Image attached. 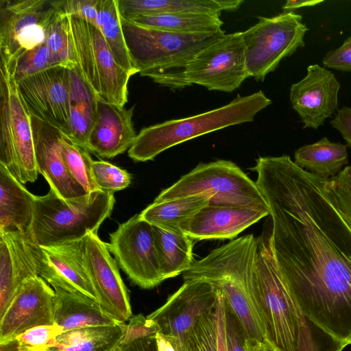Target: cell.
I'll list each match as a JSON object with an SVG mask.
<instances>
[{
	"mask_svg": "<svg viewBox=\"0 0 351 351\" xmlns=\"http://www.w3.org/2000/svg\"><path fill=\"white\" fill-rule=\"evenodd\" d=\"M270 209L274 256L303 315L351 341V228L326 179L288 155L259 157L251 168Z\"/></svg>",
	"mask_w": 351,
	"mask_h": 351,
	"instance_id": "obj_1",
	"label": "cell"
},
{
	"mask_svg": "<svg viewBox=\"0 0 351 351\" xmlns=\"http://www.w3.org/2000/svg\"><path fill=\"white\" fill-rule=\"evenodd\" d=\"M258 238L253 234L234 239L194 261L183 273L184 281L199 280L220 290L240 321L250 343H267L256 309L254 283Z\"/></svg>",
	"mask_w": 351,
	"mask_h": 351,
	"instance_id": "obj_2",
	"label": "cell"
},
{
	"mask_svg": "<svg viewBox=\"0 0 351 351\" xmlns=\"http://www.w3.org/2000/svg\"><path fill=\"white\" fill-rule=\"evenodd\" d=\"M121 20L134 68L141 75L171 90L188 86L184 71L189 63L225 34L222 29L204 34H180Z\"/></svg>",
	"mask_w": 351,
	"mask_h": 351,
	"instance_id": "obj_3",
	"label": "cell"
},
{
	"mask_svg": "<svg viewBox=\"0 0 351 351\" xmlns=\"http://www.w3.org/2000/svg\"><path fill=\"white\" fill-rule=\"evenodd\" d=\"M271 104V99L258 90L247 96L237 95L218 108L144 128L128 149V156L136 162L152 160L166 149L192 138L253 121L256 115Z\"/></svg>",
	"mask_w": 351,
	"mask_h": 351,
	"instance_id": "obj_4",
	"label": "cell"
},
{
	"mask_svg": "<svg viewBox=\"0 0 351 351\" xmlns=\"http://www.w3.org/2000/svg\"><path fill=\"white\" fill-rule=\"evenodd\" d=\"M254 296L267 343L276 351H298L304 316L280 273L270 234L258 237Z\"/></svg>",
	"mask_w": 351,
	"mask_h": 351,
	"instance_id": "obj_5",
	"label": "cell"
},
{
	"mask_svg": "<svg viewBox=\"0 0 351 351\" xmlns=\"http://www.w3.org/2000/svg\"><path fill=\"white\" fill-rule=\"evenodd\" d=\"M114 204L112 193L98 191L64 199L50 189L46 195H36L30 237L36 245L47 246L97 234Z\"/></svg>",
	"mask_w": 351,
	"mask_h": 351,
	"instance_id": "obj_6",
	"label": "cell"
},
{
	"mask_svg": "<svg viewBox=\"0 0 351 351\" xmlns=\"http://www.w3.org/2000/svg\"><path fill=\"white\" fill-rule=\"evenodd\" d=\"M195 195L208 196L211 204L246 206L270 213L256 182L235 163L226 160L198 164L161 191L154 201Z\"/></svg>",
	"mask_w": 351,
	"mask_h": 351,
	"instance_id": "obj_7",
	"label": "cell"
},
{
	"mask_svg": "<svg viewBox=\"0 0 351 351\" xmlns=\"http://www.w3.org/2000/svg\"><path fill=\"white\" fill-rule=\"evenodd\" d=\"M0 165L23 184L38 175L31 115L20 95L16 81L0 64Z\"/></svg>",
	"mask_w": 351,
	"mask_h": 351,
	"instance_id": "obj_8",
	"label": "cell"
},
{
	"mask_svg": "<svg viewBox=\"0 0 351 351\" xmlns=\"http://www.w3.org/2000/svg\"><path fill=\"white\" fill-rule=\"evenodd\" d=\"M77 73L99 97L121 106L128 101L131 73L121 68L101 32L88 22L69 16Z\"/></svg>",
	"mask_w": 351,
	"mask_h": 351,
	"instance_id": "obj_9",
	"label": "cell"
},
{
	"mask_svg": "<svg viewBox=\"0 0 351 351\" xmlns=\"http://www.w3.org/2000/svg\"><path fill=\"white\" fill-rule=\"evenodd\" d=\"M258 22L243 32L246 65L250 77L263 82L281 60L304 47L308 30L302 16L293 11L271 17L258 16Z\"/></svg>",
	"mask_w": 351,
	"mask_h": 351,
	"instance_id": "obj_10",
	"label": "cell"
},
{
	"mask_svg": "<svg viewBox=\"0 0 351 351\" xmlns=\"http://www.w3.org/2000/svg\"><path fill=\"white\" fill-rule=\"evenodd\" d=\"M56 0H0L1 62L12 74L17 60L43 44Z\"/></svg>",
	"mask_w": 351,
	"mask_h": 351,
	"instance_id": "obj_11",
	"label": "cell"
},
{
	"mask_svg": "<svg viewBox=\"0 0 351 351\" xmlns=\"http://www.w3.org/2000/svg\"><path fill=\"white\" fill-rule=\"evenodd\" d=\"M108 245L117 265L134 285L150 289L164 281L153 226L140 214L119 224L110 234Z\"/></svg>",
	"mask_w": 351,
	"mask_h": 351,
	"instance_id": "obj_12",
	"label": "cell"
},
{
	"mask_svg": "<svg viewBox=\"0 0 351 351\" xmlns=\"http://www.w3.org/2000/svg\"><path fill=\"white\" fill-rule=\"evenodd\" d=\"M249 77L243 32L225 34L202 50L184 71L188 86L195 84L226 93L233 92Z\"/></svg>",
	"mask_w": 351,
	"mask_h": 351,
	"instance_id": "obj_13",
	"label": "cell"
},
{
	"mask_svg": "<svg viewBox=\"0 0 351 351\" xmlns=\"http://www.w3.org/2000/svg\"><path fill=\"white\" fill-rule=\"evenodd\" d=\"M83 241L86 268L101 309L117 323H125L132 316L129 293L108 243L92 232Z\"/></svg>",
	"mask_w": 351,
	"mask_h": 351,
	"instance_id": "obj_14",
	"label": "cell"
},
{
	"mask_svg": "<svg viewBox=\"0 0 351 351\" xmlns=\"http://www.w3.org/2000/svg\"><path fill=\"white\" fill-rule=\"evenodd\" d=\"M219 290L199 280L184 281L165 303L147 316L158 332L186 339L199 319L216 304Z\"/></svg>",
	"mask_w": 351,
	"mask_h": 351,
	"instance_id": "obj_15",
	"label": "cell"
},
{
	"mask_svg": "<svg viewBox=\"0 0 351 351\" xmlns=\"http://www.w3.org/2000/svg\"><path fill=\"white\" fill-rule=\"evenodd\" d=\"M16 83L29 114L64 132L69 119L68 69L53 67Z\"/></svg>",
	"mask_w": 351,
	"mask_h": 351,
	"instance_id": "obj_16",
	"label": "cell"
},
{
	"mask_svg": "<svg viewBox=\"0 0 351 351\" xmlns=\"http://www.w3.org/2000/svg\"><path fill=\"white\" fill-rule=\"evenodd\" d=\"M55 292L40 276L26 280L0 317V343L38 326L54 324Z\"/></svg>",
	"mask_w": 351,
	"mask_h": 351,
	"instance_id": "obj_17",
	"label": "cell"
},
{
	"mask_svg": "<svg viewBox=\"0 0 351 351\" xmlns=\"http://www.w3.org/2000/svg\"><path fill=\"white\" fill-rule=\"evenodd\" d=\"M341 85L335 75L318 65L311 64L306 75L290 87L292 108L298 114L304 128L317 129L338 108Z\"/></svg>",
	"mask_w": 351,
	"mask_h": 351,
	"instance_id": "obj_18",
	"label": "cell"
},
{
	"mask_svg": "<svg viewBox=\"0 0 351 351\" xmlns=\"http://www.w3.org/2000/svg\"><path fill=\"white\" fill-rule=\"evenodd\" d=\"M36 252L38 276L52 288L74 291L97 300L86 265L83 239L37 245Z\"/></svg>",
	"mask_w": 351,
	"mask_h": 351,
	"instance_id": "obj_19",
	"label": "cell"
},
{
	"mask_svg": "<svg viewBox=\"0 0 351 351\" xmlns=\"http://www.w3.org/2000/svg\"><path fill=\"white\" fill-rule=\"evenodd\" d=\"M31 115L35 158L38 173L50 189L64 199L88 194L69 173L62 156L64 133L57 127Z\"/></svg>",
	"mask_w": 351,
	"mask_h": 351,
	"instance_id": "obj_20",
	"label": "cell"
},
{
	"mask_svg": "<svg viewBox=\"0 0 351 351\" xmlns=\"http://www.w3.org/2000/svg\"><path fill=\"white\" fill-rule=\"evenodd\" d=\"M36 245L17 230H0V317L23 282L38 276Z\"/></svg>",
	"mask_w": 351,
	"mask_h": 351,
	"instance_id": "obj_21",
	"label": "cell"
},
{
	"mask_svg": "<svg viewBox=\"0 0 351 351\" xmlns=\"http://www.w3.org/2000/svg\"><path fill=\"white\" fill-rule=\"evenodd\" d=\"M268 215L270 213L250 207L208 204L180 229L193 240L232 239Z\"/></svg>",
	"mask_w": 351,
	"mask_h": 351,
	"instance_id": "obj_22",
	"label": "cell"
},
{
	"mask_svg": "<svg viewBox=\"0 0 351 351\" xmlns=\"http://www.w3.org/2000/svg\"><path fill=\"white\" fill-rule=\"evenodd\" d=\"M134 107L125 108L97 95V114L87 150L101 158H112L129 149L137 134L132 123Z\"/></svg>",
	"mask_w": 351,
	"mask_h": 351,
	"instance_id": "obj_23",
	"label": "cell"
},
{
	"mask_svg": "<svg viewBox=\"0 0 351 351\" xmlns=\"http://www.w3.org/2000/svg\"><path fill=\"white\" fill-rule=\"evenodd\" d=\"M36 195L0 165V230H17L30 237Z\"/></svg>",
	"mask_w": 351,
	"mask_h": 351,
	"instance_id": "obj_24",
	"label": "cell"
},
{
	"mask_svg": "<svg viewBox=\"0 0 351 351\" xmlns=\"http://www.w3.org/2000/svg\"><path fill=\"white\" fill-rule=\"evenodd\" d=\"M242 0H117L122 19H134L160 14L206 13L220 16L223 11L238 10Z\"/></svg>",
	"mask_w": 351,
	"mask_h": 351,
	"instance_id": "obj_25",
	"label": "cell"
},
{
	"mask_svg": "<svg viewBox=\"0 0 351 351\" xmlns=\"http://www.w3.org/2000/svg\"><path fill=\"white\" fill-rule=\"evenodd\" d=\"M53 289L55 292L54 324L62 332L117 323L103 311L97 300L60 287Z\"/></svg>",
	"mask_w": 351,
	"mask_h": 351,
	"instance_id": "obj_26",
	"label": "cell"
},
{
	"mask_svg": "<svg viewBox=\"0 0 351 351\" xmlns=\"http://www.w3.org/2000/svg\"><path fill=\"white\" fill-rule=\"evenodd\" d=\"M69 119L64 132L72 141L87 149L88 140L97 114V95L75 69H68Z\"/></svg>",
	"mask_w": 351,
	"mask_h": 351,
	"instance_id": "obj_27",
	"label": "cell"
},
{
	"mask_svg": "<svg viewBox=\"0 0 351 351\" xmlns=\"http://www.w3.org/2000/svg\"><path fill=\"white\" fill-rule=\"evenodd\" d=\"M125 323L98 325L62 332L49 351H114L120 345Z\"/></svg>",
	"mask_w": 351,
	"mask_h": 351,
	"instance_id": "obj_28",
	"label": "cell"
},
{
	"mask_svg": "<svg viewBox=\"0 0 351 351\" xmlns=\"http://www.w3.org/2000/svg\"><path fill=\"white\" fill-rule=\"evenodd\" d=\"M348 161L347 145L331 142L326 137L302 145L294 154V162L298 167L326 180L337 175Z\"/></svg>",
	"mask_w": 351,
	"mask_h": 351,
	"instance_id": "obj_29",
	"label": "cell"
},
{
	"mask_svg": "<svg viewBox=\"0 0 351 351\" xmlns=\"http://www.w3.org/2000/svg\"><path fill=\"white\" fill-rule=\"evenodd\" d=\"M210 201V198L204 195L154 201L139 214L152 226L170 232H182L181 225L191 219Z\"/></svg>",
	"mask_w": 351,
	"mask_h": 351,
	"instance_id": "obj_30",
	"label": "cell"
},
{
	"mask_svg": "<svg viewBox=\"0 0 351 351\" xmlns=\"http://www.w3.org/2000/svg\"><path fill=\"white\" fill-rule=\"evenodd\" d=\"M152 226L163 280L187 271L194 262L193 240L183 232H170Z\"/></svg>",
	"mask_w": 351,
	"mask_h": 351,
	"instance_id": "obj_31",
	"label": "cell"
},
{
	"mask_svg": "<svg viewBox=\"0 0 351 351\" xmlns=\"http://www.w3.org/2000/svg\"><path fill=\"white\" fill-rule=\"evenodd\" d=\"M130 21L139 25L180 34L214 32L221 30L223 24L220 16L193 12L160 14Z\"/></svg>",
	"mask_w": 351,
	"mask_h": 351,
	"instance_id": "obj_32",
	"label": "cell"
},
{
	"mask_svg": "<svg viewBox=\"0 0 351 351\" xmlns=\"http://www.w3.org/2000/svg\"><path fill=\"white\" fill-rule=\"evenodd\" d=\"M186 344L187 351H226L225 300L220 290L215 306L188 335Z\"/></svg>",
	"mask_w": 351,
	"mask_h": 351,
	"instance_id": "obj_33",
	"label": "cell"
},
{
	"mask_svg": "<svg viewBox=\"0 0 351 351\" xmlns=\"http://www.w3.org/2000/svg\"><path fill=\"white\" fill-rule=\"evenodd\" d=\"M96 27L102 34L117 63L132 75L138 73L128 50L117 0H98Z\"/></svg>",
	"mask_w": 351,
	"mask_h": 351,
	"instance_id": "obj_34",
	"label": "cell"
},
{
	"mask_svg": "<svg viewBox=\"0 0 351 351\" xmlns=\"http://www.w3.org/2000/svg\"><path fill=\"white\" fill-rule=\"evenodd\" d=\"M45 44L63 67L76 68L69 16L58 8L47 27Z\"/></svg>",
	"mask_w": 351,
	"mask_h": 351,
	"instance_id": "obj_35",
	"label": "cell"
},
{
	"mask_svg": "<svg viewBox=\"0 0 351 351\" xmlns=\"http://www.w3.org/2000/svg\"><path fill=\"white\" fill-rule=\"evenodd\" d=\"M62 156L71 177L84 188L87 193L100 191L93 176L92 168L93 160L90 156L89 152L75 143L64 133Z\"/></svg>",
	"mask_w": 351,
	"mask_h": 351,
	"instance_id": "obj_36",
	"label": "cell"
},
{
	"mask_svg": "<svg viewBox=\"0 0 351 351\" xmlns=\"http://www.w3.org/2000/svg\"><path fill=\"white\" fill-rule=\"evenodd\" d=\"M56 66H62L52 55L45 42L23 53L17 60L12 73L10 74L18 82L34 74Z\"/></svg>",
	"mask_w": 351,
	"mask_h": 351,
	"instance_id": "obj_37",
	"label": "cell"
},
{
	"mask_svg": "<svg viewBox=\"0 0 351 351\" xmlns=\"http://www.w3.org/2000/svg\"><path fill=\"white\" fill-rule=\"evenodd\" d=\"M348 345L304 317L298 351H342Z\"/></svg>",
	"mask_w": 351,
	"mask_h": 351,
	"instance_id": "obj_38",
	"label": "cell"
},
{
	"mask_svg": "<svg viewBox=\"0 0 351 351\" xmlns=\"http://www.w3.org/2000/svg\"><path fill=\"white\" fill-rule=\"evenodd\" d=\"M93 173L99 190L112 193L127 188L132 176L126 170L105 160H93Z\"/></svg>",
	"mask_w": 351,
	"mask_h": 351,
	"instance_id": "obj_39",
	"label": "cell"
},
{
	"mask_svg": "<svg viewBox=\"0 0 351 351\" xmlns=\"http://www.w3.org/2000/svg\"><path fill=\"white\" fill-rule=\"evenodd\" d=\"M326 189L339 213L351 228V166L326 180Z\"/></svg>",
	"mask_w": 351,
	"mask_h": 351,
	"instance_id": "obj_40",
	"label": "cell"
},
{
	"mask_svg": "<svg viewBox=\"0 0 351 351\" xmlns=\"http://www.w3.org/2000/svg\"><path fill=\"white\" fill-rule=\"evenodd\" d=\"M62 332L55 324L32 328L16 338L18 351H49Z\"/></svg>",
	"mask_w": 351,
	"mask_h": 351,
	"instance_id": "obj_41",
	"label": "cell"
},
{
	"mask_svg": "<svg viewBox=\"0 0 351 351\" xmlns=\"http://www.w3.org/2000/svg\"><path fill=\"white\" fill-rule=\"evenodd\" d=\"M225 337L226 351H247V336L245 330L226 300Z\"/></svg>",
	"mask_w": 351,
	"mask_h": 351,
	"instance_id": "obj_42",
	"label": "cell"
},
{
	"mask_svg": "<svg viewBox=\"0 0 351 351\" xmlns=\"http://www.w3.org/2000/svg\"><path fill=\"white\" fill-rule=\"evenodd\" d=\"M98 0H56L59 10L96 27Z\"/></svg>",
	"mask_w": 351,
	"mask_h": 351,
	"instance_id": "obj_43",
	"label": "cell"
},
{
	"mask_svg": "<svg viewBox=\"0 0 351 351\" xmlns=\"http://www.w3.org/2000/svg\"><path fill=\"white\" fill-rule=\"evenodd\" d=\"M158 332L156 324L142 314L132 315L125 324L121 344L132 343L137 339L155 337Z\"/></svg>",
	"mask_w": 351,
	"mask_h": 351,
	"instance_id": "obj_44",
	"label": "cell"
},
{
	"mask_svg": "<svg viewBox=\"0 0 351 351\" xmlns=\"http://www.w3.org/2000/svg\"><path fill=\"white\" fill-rule=\"evenodd\" d=\"M322 64L330 69L343 72H351V35L342 45L326 53Z\"/></svg>",
	"mask_w": 351,
	"mask_h": 351,
	"instance_id": "obj_45",
	"label": "cell"
},
{
	"mask_svg": "<svg viewBox=\"0 0 351 351\" xmlns=\"http://www.w3.org/2000/svg\"><path fill=\"white\" fill-rule=\"evenodd\" d=\"M330 124L341 133L347 146L351 147V107L345 106L338 110Z\"/></svg>",
	"mask_w": 351,
	"mask_h": 351,
	"instance_id": "obj_46",
	"label": "cell"
},
{
	"mask_svg": "<svg viewBox=\"0 0 351 351\" xmlns=\"http://www.w3.org/2000/svg\"><path fill=\"white\" fill-rule=\"evenodd\" d=\"M158 351H187L186 339L165 335L158 332L155 335Z\"/></svg>",
	"mask_w": 351,
	"mask_h": 351,
	"instance_id": "obj_47",
	"label": "cell"
},
{
	"mask_svg": "<svg viewBox=\"0 0 351 351\" xmlns=\"http://www.w3.org/2000/svg\"><path fill=\"white\" fill-rule=\"evenodd\" d=\"M114 351H158L155 337L137 339L120 345Z\"/></svg>",
	"mask_w": 351,
	"mask_h": 351,
	"instance_id": "obj_48",
	"label": "cell"
},
{
	"mask_svg": "<svg viewBox=\"0 0 351 351\" xmlns=\"http://www.w3.org/2000/svg\"><path fill=\"white\" fill-rule=\"evenodd\" d=\"M323 1H305V0H288L282 6L284 12H290L295 9L304 8V7H312L317 5Z\"/></svg>",
	"mask_w": 351,
	"mask_h": 351,
	"instance_id": "obj_49",
	"label": "cell"
},
{
	"mask_svg": "<svg viewBox=\"0 0 351 351\" xmlns=\"http://www.w3.org/2000/svg\"><path fill=\"white\" fill-rule=\"evenodd\" d=\"M247 351H276L269 344L265 343H250L247 342Z\"/></svg>",
	"mask_w": 351,
	"mask_h": 351,
	"instance_id": "obj_50",
	"label": "cell"
},
{
	"mask_svg": "<svg viewBox=\"0 0 351 351\" xmlns=\"http://www.w3.org/2000/svg\"><path fill=\"white\" fill-rule=\"evenodd\" d=\"M0 351H18L16 339L0 343Z\"/></svg>",
	"mask_w": 351,
	"mask_h": 351,
	"instance_id": "obj_51",
	"label": "cell"
},
{
	"mask_svg": "<svg viewBox=\"0 0 351 351\" xmlns=\"http://www.w3.org/2000/svg\"><path fill=\"white\" fill-rule=\"evenodd\" d=\"M350 344H351V341H350Z\"/></svg>",
	"mask_w": 351,
	"mask_h": 351,
	"instance_id": "obj_52",
	"label": "cell"
}]
</instances>
